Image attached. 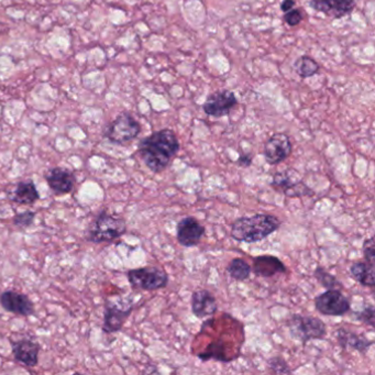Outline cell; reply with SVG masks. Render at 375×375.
<instances>
[{
  "instance_id": "603a6c76",
  "label": "cell",
  "mask_w": 375,
  "mask_h": 375,
  "mask_svg": "<svg viewBox=\"0 0 375 375\" xmlns=\"http://www.w3.org/2000/svg\"><path fill=\"white\" fill-rule=\"evenodd\" d=\"M293 68L300 77L310 78L319 71V64L310 56H300L293 64Z\"/></svg>"
},
{
  "instance_id": "8992f818",
  "label": "cell",
  "mask_w": 375,
  "mask_h": 375,
  "mask_svg": "<svg viewBox=\"0 0 375 375\" xmlns=\"http://www.w3.org/2000/svg\"><path fill=\"white\" fill-rule=\"evenodd\" d=\"M141 132V125L132 116V113H121L116 119L107 127L105 138L109 142L118 146H124L134 141Z\"/></svg>"
},
{
  "instance_id": "8fae6325",
  "label": "cell",
  "mask_w": 375,
  "mask_h": 375,
  "mask_svg": "<svg viewBox=\"0 0 375 375\" xmlns=\"http://www.w3.org/2000/svg\"><path fill=\"white\" fill-rule=\"evenodd\" d=\"M0 306L6 312H11L13 315L28 317L36 312L34 303L31 300L28 295L17 291H4L0 294Z\"/></svg>"
},
{
  "instance_id": "ba28073f",
  "label": "cell",
  "mask_w": 375,
  "mask_h": 375,
  "mask_svg": "<svg viewBox=\"0 0 375 375\" xmlns=\"http://www.w3.org/2000/svg\"><path fill=\"white\" fill-rule=\"evenodd\" d=\"M132 310H134L132 304L129 305L128 307H121L117 303L107 300L105 303L103 326H101L103 333L111 335L119 333L132 315Z\"/></svg>"
},
{
  "instance_id": "ffe728a7",
  "label": "cell",
  "mask_w": 375,
  "mask_h": 375,
  "mask_svg": "<svg viewBox=\"0 0 375 375\" xmlns=\"http://www.w3.org/2000/svg\"><path fill=\"white\" fill-rule=\"evenodd\" d=\"M350 274L363 286L371 288L375 286L374 265H371L367 261H357L351 265Z\"/></svg>"
},
{
  "instance_id": "1f68e13d",
  "label": "cell",
  "mask_w": 375,
  "mask_h": 375,
  "mask_svg": "<svg viewBox=\"0 0 375 375\" xmlns=\"http://www.w3.org/2000/svg\"><path fill=\"white\" fill-rule=\"evenodd\" d=\"M296 3L295 0H283L282 4H281V9H282L283 13H287V11H292L293 8L295 7Z\"/></svg>"
},
{
  "instance_id": "9a60e30c",
  "label": "cell",
  "mask_w": 375,
  "mask_h": 375,
  "mask_svg": "<svg viewBox=\"0 0 375 375\" xmlns=\"http://www.w3.org/2000/svg\"><path fill=\"white\" fill-rule=\"evenodd\" d=\"M310 7L329 18L340 19L355 11V0H310Z\"/></svg>"
},
{
  "instance_id": "277c9868",
  "label": "cell",
  "mask_w": 375,
  "mask_h": 375,
  "mask_svg": "<svg viewBox=\"0 0 375 375\" xmlns=\"http://www.w3.org/2000/svg\"><path fill=\"white\" fill-rule=\"evenodd\" d=\"M291 337L300 341L303 345L312 340H322L327 336L325 322L315 316L295 314L286 322Z\"/></svg>"
},
{
  "instance_id": "4316f807",
  "label": "cell",
  "mask_w": 375,
  "mask_h": 375,
  "mask_svg": "<svg viewBox=\"0 0 375 375\" xmlns=\"http://www.w3.org/2000/svg\"><path fill=\"white\" fill-rule=\"evenodd\" d=\"M355 316L365 325L370 326L371 328L375 327V310L373 305H368L361 312H355Z\"/></svg>"
},
{
  "instance_id": "f1b7e54d",
  "label": "cell",
  "mask_w": 375,
  "mask_h": 375,
  "mask_svg": "<svg viewBox=\"0 0 375 375\" xmlns=\"http://www.w3.org/2000/svg\"><path fill=\"white\" fill-rule=\"evenodd\" d=\"M363 257L367 262L374 265L375 262V241L374 237H370L363 242Z\"/></svg>"
},
{
  "instance_id": "d4e9b609",
  "label": "cell",
  "mask_w": 375,
  "mask_h": 375,
  "mask_svg": "<svg viewBox=\"0 0 375 375\" xmlns=\"http://www.w3.org/2000/svg\"><path fill=\"white\" fill-rule=\"evenodd\" d=\"M37 212L33 210H25L20 214H15L13 218V224L19 229H28L29 227L32 226L36 220Z\"/></svg>"
},
{
  "instance_id": "30bf717a",
  "label": "cell",
  "mask_w": 375,
  "mask_h": 375,
  "mask_svg": "<svg viewBox=\"0 0 375 375\" xmlns=\"http://www.w3.org/2000/svg\"><path fill=\"white\" fill-rule=\"evenodd\" d=\"M44 179L56 196H64L72 193L77 182L74 171L63 167H54L49 170L44 174Z\"/></svg>"
},
{
  "instance_id": "4dcf8cb0",
  "label": "cell",
  "mask_w": 375,
  "mask_h": 375,
  "mask_svg": "<svg viewBox=\"0 0 375 375\" xmlns=\"http://www.w3.org/2000/svg\"><path fill=\"white\" fill-rule=\"evenodd\" d=\"M252 159H253V155L251 153H241L237 161L238 165L241 167H249L251 165Z\"/></svg>"
},
{
  "instance_id": "e0dca14e",
  "label": "cell",
  "mask_w": 375,
  "mask_h": 375,
  "mask_svg": "<svg viewBox=\"0 0 375 375\" xmlns=\"http://www.w3.org/2000/svg\"><path fill=\"white\" fill-rule=\"evenodd\" d=\"M252 272L257 277L269 279L274 275L286 272V267L279 258L274 255H265L253 258Z\"/></svg>"
},
{
  "instance_id": "484cf974",
  "label": "cell",
  "mask_w": 375,
  "mask_h": 375,
  "mask_svg": "<svg viewBox=\"0 0 375 375\" xmlns=\"http://www.w3.org/2000/svg\"><path fill=\"white\" fill-rule=\"evenodd\" d=\"M267 368L274 374H292L290 365L287 364L286 361L282 357H269L267 360Z\"/></svg>"
},
{
  "instance_id": "d6986e66",
  "label": "cell",
  "mask_w": 375,
  "mask_h": 375,
  "mask_svg": "<svg viewBox=\"0 0 375 375\" xmlns=\"http://www.w3.org/2000/svg\"><path fill=\"white\" fill-rule=\"evenodd\" d=\"M338 343H339L343 349H351V350L357 351V352L365 353L370 349L371 345H373V341H371L364 336L359 335V333H353L351 330L345 329V328H339L336 333Z\"/></svg>"
},
{
  "instance_id": "6da1fadb",
  "label": "cell",
  "mask_w": 375,
  "mask_h": 375,
  "mask_svg": "<svg viewBox=\"0 0 375 375\" xmlns=\"http://www.w3.org/2000/svg\"><path fill=\"white\" fill-rule=\"evenodd\" d=\"M181 149L179 139L171 129H162L140 140L138 154L152 173L159 174L169 167Z\"/></svg>"
},
{
  "instance_id": "7c38bea8",
  "label": "cell",
  "mask_w": 375,
  "mask_h": 375,
  "mask_svg": "<svg viewBox=\"0 0 375 375\" xmlns=\"http://www.w3.org/2000/svg\"><path fill=\"white\" fill-rule=\"evenodd\" d=\"M205 231V227L195 217L186 216L177 222V239L182 247H196L202 241Z\"/></svg>"
},
{
  "instance_id": "ac0fdd59",
  "label": "cell",
  "mask_w": 375,
  "mask_h": 375,
  "mask_svg": "<svg viewBox=\"0 0 375 375\" xmlns=\"http://www.w3.org/2000/svg\"><path fill=\"white\" fill-rule=\"evenodd\" d=\"M8 199L21 206H29L38 202L40 193L32 179H25L15 184V189L8 194Z\"/></svg>"
},
{
  "instance_id": "83f0119b",
  "label": "cell",
  "mask_w": 375,
  "mask_h": 375,
  "mask_svg": "<svg viewBox=\"0 0 375 375\" xmlns=\"http://www.w3.org/2000/svg\"><path fill=\"white\" fill-rule=\"evenodd\" d=\"M284 194L287 197H304V196H312L314 195V191L310 187L305 184L304 182L300 181L298 184L294 185L292 189H287L284 191Z\"/></svg>"
},
{
  "instance_id": "5bb4252c",
  "label": "cell",
  "mask_w": 375,
  "mask_h": 375,
  "mask_svg": "<svg viewBox=\"0 0 375 375\" xmlns=\"http://www.w3.org/2000/svg\"><path fill=\"white\" fill-rule=\"evenodd\" d=\"M9 341L11 345V352L17 362L28 369L34 368L39 364L41 345L38 343L30 339L18 340V341L9 340Z\"/></svg>"
},
{
  "instance_id": "52a82bcc",
  "label": "cell",
  "mask_w": 375,
  "mask_h": 375,
  "mask_svg": "<svg viewBox=\"0 0 375 375\" xmlns=\"http://www.w3.org/2000/svg\"><path fill=\"white\" fill-rule=\"evenodd\" d=\"M315 308L325 316H345L350 312V300L341 290H327L315 298Z\"/></svg>"
},
{
  "instance_id": "7a4b0ae2",
  "label": "cell",
  "mask_w": 375,
  "mask_h": 375,
  "mask_svg": "<svg viewBox=\"0 0 375 375\" xmlns=\"http://www.w3.org/2000/svg\"><path fill=\"white\" fill-rule=\"evenodd\" d=\"M281 227V220L274 215L257 214L241 217L231 226V237L236 241L255 243L267 239Z\"/></svg>"
},
{
  "instance_id": "cb8c5ba5",
  "label": "cell",
  "mask_w": 375,
  "mask_h": 375,
  "mask_svg": "<svg viewBox=\"0 0 375 375\" xmlns=\"http://www.w3.org/2000/svg\"><path fill=\"white\" fill-rule=\"evenodd\" d=\"M314 277L322 287H325L326 290H335V288L341 290L343 287V284L336 279L335 275L330 274L324 267H318L314 272Z\"/></svg>"
},
{
  "instance_id": "f546056e",
  "label": "cell",
  "mask_w": 375,
  "mask_h": 375,
  "mask_svg": "<svg viewBox=\"0 0 375 375\" xmlns=\"http://www.w3.org/2000/svg\"><path fill=\"white\" fill-rule=\"evenodd\" d=\"M283 19H284L285 23L290 25V27H296V25H300L304 20V13H303L300 9H294L293 8L292 11H287V13H284Z\"/></svg>"
},
{
  "instance_id": "4fadbf2b",
  "label": "cell",
  "mask_w": 375,
  "mask_h": 375,
  "mask_svg": "<svg viewBox=\"0 0 375 375\" xmlns=\"http://www.w3.org/2000/svg\"><path fill=\"white\" fill-rule=\"evenodd\" d=\"M293 146L290 136L285 134H274L269 136L265 146V159L269 165L284 162L292 154Z\"/></svg>"
},
{
  "instance_id": "44dd1931",
  "label": "cell",
  "mask_w": 375,
  "mask_h": 375,
  "mask_svg": "<svg viewBox=\"0 0 375 375\" xmlns=\"http://www.w3.org/2000/svg\"><path fill=\"white\" fill-rule=\"evenodd\" d=\"M303 181L302 175L296 170L288 169L286 171L277 172L271 182V186L277 189H282L283 193L292 189L294 185Z\"/></svg>"
},
{
  "instance_id": "9c48e42d",
  "label": "cell",
  "mask_w": 375,
  "mask_h": 375,
  "mask_svg": "<svg viewBox=\"0 0 375 375\" xmlns=\"http://www.w3.org/2000/svg\"><path fill=\"white\" fill-rule=\"evenodd\" d=\"M237 105L238 99L234 91L224 89L209 95L203 105V110L207 116L222 118L229 115L230 111Z\"/></svg>"
},
{
  "instance_id": "5b68a950",
  "label": "cell",
  "mask_w": 375,
  "mask_h": 375,
  "mask_svg": "<svg viewBox=\"0 0 375 375\" xmlns=\"http://www.w3.org/2000/svg\"><path fill=\"white\" fill-rule=\"evenodd\" d=\"M129 284L134 290L158 291L169 284V274L158 267H144L129 269L127 272Z\"/></svg>"
},
{
  "instance_id": "7402d4cb",
  "label": "cell",
  "mask_w": 375,
  "mask_h": 375,
  "mask_svg": "<svg viewBox=\"0 0 375 375\" xmlns=\"http://www.w3.org/2000/svg\"><path fill=\"white\" fill-rule=\"evenodd\" d=\"M227 272L234 281H246L252 273L251 265L241 258H234L227 267Z\"/></svg>"
},
{
  "instance_id": "3957f363",
  "label": "cell",
  "mask_w": 375,
  "mask_h": 375,
  "mask_svg": "<svg viewBox=\"0 0 375 375\" xmlns=\"http://www.w3.org/2000/svg\"><path fill=\"white\" fill-rule=\"evenodd\" d=\"M126 234V220L103 209L96 215L93 222L87 227L85 239L91 243H111L124 237Z\"/></svg>"
},
{
  "instance_id": "2e32d148",
  "label": "cell",
  "mask_w": 375,
  "mask_h": 375,
  "mask_svg": "<svg viewBox=\"0 0 375 375\" xmlns=\"http://www.w3.org/2000/svg\"><path fill=\"white\" fill-rule=\"evenodd\" d=\"M218 310L216 298L212 292L204 288L195 291L191 295V312L195 317L206 318L214 316Z\"/></svg>"
}]
</instances>
